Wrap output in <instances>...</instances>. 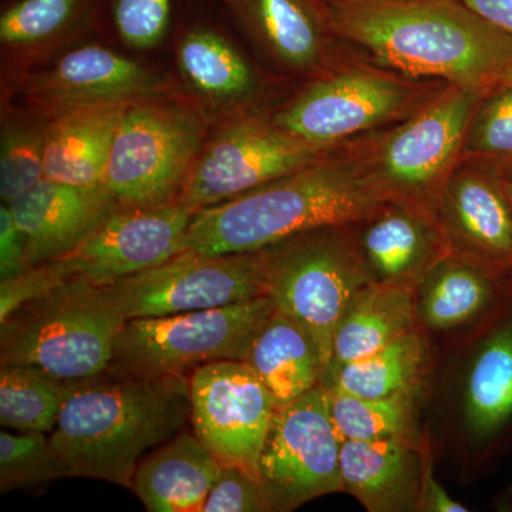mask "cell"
<instances>
[{"mask_svg": "<svg viewBox=\"0 0 512 512\" xmlns=\"http://www.w3.org/2000/svg\"><path fill=\"white\" fill-rule=\"evenodd\" d=\"M333 35L413 77L487 94L512 84V36L463 0H332Z\"/></svg>", "mask_w": 512, "mask_h": 512, "instance_id": "cell-1", "label": "cell"}, {"mask_svg": "<svg viewBox=\"0 0 512 512\" xmlns=\"http://www.w3.org/2000/svg\"><path fill=\"white\" fill-rule=\"evenodd\" d=\"M406 204L387 190L370 163L330 156L205 208L192 217L188 248L202 254H249L299 235L366 221Z\"/></svg>", "mask_w": 512, "mask_h": 512, "instance_id": "cell-2", "label": "cell"}, {"mask_svg": "<svg viewBox=\"0 0 512 512\" xmlns=\"http://www.w3.org/2000/svg\"><path fill=\"white\" fill-rule=\"evenodd\" d=\"M191 423L190 375L120 377L74 384L50 443L67 477L130 488L143 458Z\"/></svg>", "mask_w": 512, "mask_h": 512, "instance_id": "cell-3", "label": "cell"}, {"mask_svg": "<svg viewBox=\"0 0 512 512\" xmlns=\"http://www.w3.org/2000/svg\"><path fill=\"white\" fill-rule=\"evenodd\" d=\"M126 320L106 286L69 279L0 322V366H36L70 382L104 375Z\"/></svg>", "mask_w": 512, "mask_h": 512, "instance_id": "cell-4", "label": "cell"}, {"mask_svg": "<svg viewBox=\"0 0 512 512\" xmlns=\"http://www.w3.org/2000/svg\"><path fill=\"white\" fill-rule=\"evenodd\" d=\"M212 123L184 92L134 101L117 128L104 185L121 207L174 201Z\"/></svg>", "mask_w": 512, "mask_h": 512, "instance_id": "cell-5", "label": "cell"}, {"mask_svg": "<svg viewBox=\"0 0 512 512\" xmlns=\"http://www.w3.org/2000/svg\"><path fill=\"white\" fill-rule=\"evenodd\" d=\"M276 311L271 296L178 313L127 319L106 373L120 377L190 375L218 360H245L256 333Z\"/></svg>", "mask_w": 512, "mask_h": 512, "instance_id": "cell-6", "label": "cell"}, {"mask_svg": "<svg viewBox=\"0 0 512 512\" xmlns=\"http://www.w3.org/2000/svg\"><path fill=\"white\" fill-rule=\"evenodd\" d=\"M242 111L208 134L175 202L200 212L308 167L333 153Z\"/></svg>", "mask_w": 512, "mask_h": 512, "instance_id": "cell-7", "label": "cell"}, {"mask_svg": "<svg viewBox=\"0 0 512 512\" xmlns=\"http://www.w3.org/2000/svg\"><path fill=\"white\" fill-rule=\"evenodd\" d=\"M335 229H318L272 247L269 274L268 295L278 311L311 335L325 375L340 320L356 292L370 281L365 261L333 235Z\"/></svg>", "mask_w": 512, "mask_h": 512, "instance_id": "cell-8", "label": "cell"}, {"mask_svg": "<svg viewBox=\"0 0 512 512\" xmlns=\"http://www.w3.org/2000/svg\"><path fill=\"white\" fill-rule=\"evenodd\" d=\"M272 248L249 254L187 251L106 285L126 319L221 308L268 295Z\"/></svg>", "mask_w": 512, "mask_h": 512, "instance_id": "cell-9", "label": "cell"}, {"mask_svg": "<svg viewBox=\"0 0 512 512\" xmlns=\"http://www.w3.org/2000/svg\"><path fill=\"white\" fill-rule=\"evenodd\" d=\"M342 441L325 384L276 407L259 458V476L274 511H292L313 498L343 491Z\"/></svg>", "mask_w": 512, "mask_h": 512, "instance_id": "cell-10", "label": "cell"}, {"mask_svg": "<svg viewBox=\"0 0 512 512\" xmlns=\"http://www.w3.org/2000/svg\"><path fill=\"white\" fill-rule=\"evenodd\" d=\"M484 94L451 86L394 130L373 156V171L397 200L424 208L436 200L461 158Z\"/></svg>", "mask_w": 512, "mask_h": 512, "instance_id": "cell-11", "label": "cell"}, {"mask_svg": "<svg viewBox=\"0 0 512 512\" xmlns=\"http://www.w3.org/2000/svg\"><path fill=\"white\" fill-rule=\"evenodd\" d=\"M191 426L222 466L259 478L276 404L245 360H218L190 373Z\"/></svg>", "mask_w": 512, "mask_h": 512, "instance_id": "cell-12", "label": "cell"}, {"mask_svg": "<svg viewBox=\"0 0 512 512\" xmlns=\"http://www.w3.org/2000/svg\"><path fill=\"white\" fill-rule=\"evenodd\" d=\"M9 83V93L49 119L84 104L183 92L167 74L97 43L67 50L42 69L10 77Z\"/></svg>", "mask_w": 512, "mask_h": 512, "instance_id": "cell-13", "label": "cell"}, {"mask_svg": "<svg viewBox=\"0 0 512 512\" xmlns=\"http://www.w3.org/2000/svg\"><path fill=\"white\" fill-rule=\"evenodd\" d=\"M413 97L412 90L392 76L346 70L306 87L271 120L303 141L335 148L340 141L393 119Z\"/></svg>", "mask_w": 512, "mask_h": 512, "instance_id": "cell-14", "label": "cell"}, {"mask_svg": "<svg viewBox=\"0 0 512 512\" xmlns=\"http://www.w3.org/2000/svg\"><path fill=\"white\" fill-rule=\"evenodd\" d=\"M192 217L194 212L175 201L121 207L60 261L72 278L111 285L187 251Z\"/></svg>", "mask_w": 512, "mask_h": 512, "instance_id": "cell-15", "label": "cell"}, {"mask_svg": "<svg viewBox=\"0 0 512 512\" xmlns=\"http://www.w3.org/2000/svg\"><path fill=\"white\" fill-rule=\"evenodd\" d=\"M8 205L28 239L30 266L70 254L121 208L106 185L77 187L49 178Z\"/></svg>", "mask_w": 512, "mask_h": 512, "instance_id": "cell-16", "label": "cell"}, {"mask_svg": "<svg viewBox=\"0 0 512 512\" xmlns=\"http://www.w3.org/2000/svg\"><path fill=\"white\" fill-rule=\"evenodd\" d=\"M448 231L485 261L512 272V205L503 178L456 165L439 197Z\"/></svg>", "mask_w": 512, "mask_h": 512, "instance_id": "cell-17", "label": "cell"}, {"mask_svg": "<svg viewBox=\"0 0 512 512\" xmlns=\"http://www.w3.org/2000/svg\"><path fill=\"white\" fill-rule=\"evenodd\" d=\"M175 64L188 96L212 120L248 111L258 79L248 60L217 30H187L175 50Z\"/></svg>", "mask_w": 512, "mask_h": 512, "instance_id": "cell-18", "label": "cell"}, {"mask_svg": "<svg viewBox=\"0 0 512 512\" xmlns=\"http://www.w3.org/2000/svg\"><path fill=\"white\" fill-rule=\"evenodd\" d=\"M134 101L84 104L50 117L46 128L45 178L77 187L104 185L117 128Z\"/></svg>", "mask_w": 512, "mask_h": 512, "instance_id": "cell-19", "label": "cell"}, {"mask_svg": "<svg viewBox=\"0 0 512 512\" xmlns=\"http://www.w3.org/2000/svg\"><path fill=\"white\" fill-rule=\"evenodd\" d=\"M423 467L412 439L342 441L343 491L356 497L369 511L419 508Z\"/></svg>", "mask_w": 512, "mask_h": 512, "instance_id": "cell-20", "label": "cell"}, {"mask_svg": "<svg viewBox=\"0 0 512 512\" xmlns=\"http://www.w3.org/2000/svg\"><path fill=\"white\" fill-rule=\"evenodd\" d=\"M222 464L194 431H181L141 461L131 490L150 512H201Z\"/></svg>", "mask_w": 512, "mask_h": 512, "instance_id": "cell-21", "label": "cell"}, {"mask_svg": "<svg viewBox=\"0 0 512 512\" xmlns=\"http://www.w3.org/2000/svg\"><path fill=\"white\" fill-rule=\"evenodd\" d=\"M232 15L292 72H311L325 55L332 33L322 0H222Z\"/></svg>", "mask_w": 512, "mask_h": 512, "instance_id": "cell-22", "label": "cell"}, {"mask_svg": "<svg viewBox=\"0 0 512 512\" xmlns=\"http://www.w3.org/2000/svg\"><path fill=\"white\" fill-rule=\"evenodd\" d=\"M99 0H8L0 13V45L10 74L30 72L74 42L97 13Z\"/></svg>", "mask_w": 512, "mask_h": 512, "instance_id": "cell-23", "label": "cell"}, {"mask_svg": "<svg viewBox=\"0 0 512 512\" xmlns=\"http://www.w3.org/2000/svg\"><path fill=\"white\" fill-rule=\"evenodd\" d=\"M416 318V299L410 282H367L353 296L336 329L326 375L336 367L386 348L413 330Z\"/></svg>", "mask_w": 512, "mask_h": 512, "instance_id": "cell-24", "label": "cell"}, {"mask_svg": "<svg viewBox=\"0 0 512 512\" xmlns=\"http://www.w3.org/2000/svg\"><path fill=\"white\" fill-rule=\"evenodd\" d=\"M245 362L268 387L276 407L311 392L325 377L311 335L278 309L256 333Z\"/></svg>", "mask_w": 512, "mask_h": 512, "instance_id": "cell-25", "label": "cell"}, {"mask_svg": "<svg viewBox=\"0 0 512 512\" xmlns=\"http://www.w3.org/2000/svg\"><path fill=\"white\" fill-rule=\"evenodd\" d=\"M434 247L433 225L424 208L394 204L370 218L362 252L377 281L409 282L429 262Z\"/></svg>", "mask_w": 512, "mask_h": 512, "instance_id": "cell-26", "label": "cell"}, {"mask_svg": "<svg viewBox=\"0 0 512 512\" xmlns=\"http://www.w3.org/2000/svg\"><path fill=\"white\" fill-rule=\"evenodd\" d=\"M512 419V322L495 330L474 357L466 386V421L477 437L494 436Z\"/></svg>", "mask_w": 512, "mask_h": 512, "instance_id": "cell-27", "label": "cell"}, {"mask_svg": "<svg viewBox=\"0 0 512 512\" xmlns=\"http://www.w3.org/2000/svg\"><path fill=\"white\" fill-rule=\"evenodd\" d=\"M424 363V342L416 329L373 355L330 370L322 383L369 399L413 393Z\"/></svg>", "mask_w": 512, "mask_h": 512, "instance_id": "cell-28", "label": "cell"}, {"mask_svg": "<svg viewBox=\"0 0 512 512\" xmlns=\"http://www.w3.org/2000/svg\"><path fill=\"white\" fill-rule=\"evenodd\" d=\"M74 384L36 366H0V426L52 434Z\"/></svg>", "mask_w": 512, "mask_h": 512, "instance_id": "cell-29", "label": "cell"}, {"mask_svg": "<svg viewBox=\"0 0 512 512\" xmlns=\"http://www.w3.org/2000/svg\"><path fill=\"white\" fill-rule=\"evenodd\" d=\"M494 292L493 278L477 266L441 262L427 278L419 302L416 299L417 315L427 328H457L483 311Z\"/></svg>", "mask_w": 512, "mask_h": 512, "instance_id": "cell-30", "label": "cell"}, {"mask_svg": "<svg viewBox=\"0 0 512 512\" xmlns=\"http://www.w3.org/2000/svg\"><path fill=\"white\" fill-rule=\"evenodd\" d=\"M49 117L33 107L3 103L0 124V198L15 201L45 178Z\"/></svg>", "mask_w": 512, "mask_h": 512, "instance_id": "cell-31", "label": "cell"}, {"mask_svg": "<svg viewBox=\"0 0 512 512\" xmlns=\"http://www.w3.org/2000/svg\"><path fill=\"white\" fill-rule=\"evenodd\" d=\"M330 414L342 440L412 439L413 393L369 399L328 387Z\"/></svg>", "mask_w": 512, "mask_h": 512, "instance_id": "cell-32", "label": "cell"}, {"mask_svg": "<svg viewBox=\"0 0 512 512\" xmlns=\"http://www.w3.org/2000/svg\"><path fill=\"white\" fill-rule=\"evenodd\" d=\"M67 477L50 437L40 431H0V493L40 487Z\"/></svg>", "mask_w": 512, "mask_h": 512, "instance_id": "cell-33", "label": "cell"}, {"mask_svg": "<svg viewBox=\"0 0 512 512\" xmlns=\"http://www.w3.org/2000/svg\"><path fill=\"white\" fill-rule=\"evenodd\" d=\"M512 160V84L487 94L478 104L461 157Z\"/></svg>", "mask_w": 512, "mask_h": 512, "instance_id": "cell-34", "label": "cell"}, {"mask_svg": "<svg viewBox=\"0 0 512 512\" xmlns=\"http://www.w3.org/2000/svg\"><path fill=\"white\" fill-rule=\"evenodd\" d=\"M174 0H104L111 25L124 45L153 49L170 28Z\"/></svg>", "mask_w": 512, "mask_h": 512, "instance_id": "cell-35", "label": "cell"}, {"mask_svg": "<svg viewBox=\"0 0 512 512\" xmlns=\"http://www.w3.org/2000/svg\"><path fill=\"white\" fill-rule=\"evenodd\" d=\"M274 511L264 483L241 468L222 466L201 512Z\"/></svg>", "mask_w": 512, "mask_h": 512, "instance_id": "cell-36", "label": "cell"}, {"mask_svg": "<svg viewBox=\"0 0 512 512\" xmlns=\"http://www.w3.org/2000/svg\"><path fill=\"white\" fill-rule=\"evenodd\" d=\"M73 279L60 259L43 262L23 274L0 281V322L33 299L46 295L63 282Z\"/></svg>", "mask_w": 512, "mask_h": 512, "instance_id": "cell-37", "label": "cell"}, {"mask_svg": "<svg viewBox=\"0 0 512 512\" xmlns=\"http://www.w3.org/2000/svg\"><path fill=\"white\" fill-rule=\"evenodd\" d=\"M30 268L28 239L8 204L0 205V281L23 274Z\"/></svg>", "mask_w": 512, "mask_h": 512, "instance_id": "cell-38", "label": "cell"}, {"mask_svg": "<svg viewBox=\"0 0 512 512\" xmlns=\"http://www.w3.org/2000/svg\"><path fill=\"white\" fill-rule=\"evenodd\" d=\"M419 510L430 512H466L463 504L454 501L447 491L441 487L439 481L434 477L433 470L429 464H424L423 478H421V490Z\"/></svg>", "mask_w": 512, "mask_h": 512, "instance_id": "cell-39", "label": "cell"}, {"mask_svg": "<svg viewBox=\"0 0 512 512\" xmlns=\"http://www.w3.org/2000/svg\"><path fill=\"white\" fill-rule=\"evenodd\" d=\"M463 2L485 20L512 36V0H463Z\"/></svg>", "mask_w": 512, "mask_h": 512, "instance_id": "cell-40", "label": "cell"}, {"mask_svg": "<svg viewBox=\"0 0 512 512\" xmlns=\"http://www.w3.org/2000/svg\"><path fill=\"white\" fill-rule=\"evenodd\" d=\"M503 181H504L505 191H507L508 198H510L511 205H512V170L510 171V174L507 175V177L503 178Z\"/></svg>", "mask_w": 512, "mask_h": 512, "instance_id": "cell-41", "label": "cell"}, {"mask_svg": "<svg viewBox=\"0 0 512 512\" xmlns=\"http://www.w3.org/2000/svg\"><path fill=\"white\" fill-rule=\"evenodd\" d=\"M322 2L329 3L332 2V0H322Z\"/></svg>", "mask_w": 512, "mask_h": 512, "instance_id": "cell-42", "label": "cell"}]
</instances>
